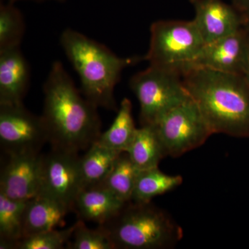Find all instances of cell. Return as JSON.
Returning a JSON list of instances; mask_svg holds the SVG:
<instances>
[{"instance_id":"1","label":"cell","mask_w":249,"mask_h":249,"mask_svg":"<svg viewBox=\"0 0 249 249\" xmlns=\"http://www.w3.org/2000/svg\"><path fill=\"white\" fill-rule=\"evenodd\" d=\"M41 115L54 150L78 154L101 136L98 107L77 89L61 62H54L43 86Z\"/></svg>"},{"instance_id":"2","label":"cell","mask_w":249,"mask_h":249,"mask_svg":"<svg viewBox=\"0 0 249 249\" xmlns=\"http://www.w3.org/2000/svg\"><path fill=\"white\" fill-rule=\"evenodd\" d=\"M182 79L213 134L249 139V83L245 76L192 68Z\"/></svg>"},{"instance_id":"3","label":"cell","mask_w":249,"mask_h":249,"mask_svg":"<svg viewBox=\"0 0 249 249\" xmlns=\"http://www.w3.org/2000/svg\"><path fill=\"white\" fill-rule=\"evenodd\" d=\"M60 45L79 77L81 92L98 107L117 111L114 89L126 67L143 58L118 56L106 46L72 29L63 31Z\"/></svg>"},{"instance_id":"4","label":"cell","mask_w":249,"mask_h":249,"mask_svg":"<svg viewBox=\"0 0 249 249\" xmlns=\"http://www.w3.org/2000/svg\"><path fill=\"white\" fill-rule=\"evenodd\" d=\"M100 226L115 249H170L183 237L178 223L151 202L129 201L115 217Z\"/></svg>"},{"instance_id":"5","label":"cell","mask_w":249,"mask_h":249,"mask_svg":"<svg viewBox=\"0 0 249 249\" xmlns=\"http://www.w3.org/2000/svg\"><path fill=\"white\" fill-rule=\"evenodd\" d=\"M129 87L139 101L142 125H153L191 98L181 73L167 67L149 65L130 78Z\"/></svg>"},{"instance_id":"6","label":"cell","mask_w":249,"mask_h":249,"mask_svg":"<svg viewBox=\"0 0 249 249\" xmlns=\"http://www.w3.org/2000/svg\"><path fill=\"white\" fill-rule=\"evenodd\" d=\"M205 45L193 20L157 21L150 27V47L142 58L150 65L173 69L182 76Z\"/></svg>"},{"instance_id":"7","label":"cell","mask_w":249,"mask_h":249,"mask_svg":"<svg viewBox=\"0 0 249 249\" xmlns=\"http://www.w3.org/2000/svg\"><path fill=\"white\" fill-rule=\"evenodd\" d=\"M153 125L167 156L175 158L200 147L213 134L192 98L168 111Z\"/></svg>"},{"instance_id":"8","label":"cell","mask_w":249,"mask_h":249,"mask_svg":"<svg viewBox=\"0 0 249 249\" xmlns=\"http://www.w3.org/2000/svg\"><path fill=\"white\" fill-rule=\"evenodd\" d=\"M83 188L78 154L52 149L42 155L37 196L58 201L72 211Z\"/></svg>"},{"instance_id":"9","label":"cell","mask_w":249,"mask_h":249,"mask_svg":"<svg viewBox=\"0 0 249 249\" xmlns=\"http://www.w3.org/2000/svg\"><path fill=\"white\" fill-rule=\"evenodd\" d=\"M46 142L48 134L42 116L23 103L0 105V143L6 155L40 152Z\"/></svg>"},{"instance_id":"10","label":"cell","mask_w":249,"mask_h":249,"mask_svg":"<svg viewBox=\"0 0 249 249\" xmlns=\"http://www.w3.org/2000/svg\"><path fill=\"white\" fill-rule=\"evenodd\" d=\"M249 65V31L244 26L227 37L206 44L186 71L205 68L245 76Z\"/></svg>"},{"instance_id":"11","label":"cell","mask_w":249,"mask_h":249,"mask_svg":"<svg viewBox=\"0 0 249 249\" xmlns=\"http://www.w3.org/2000/svg\"><path fill=\"white\" fill-rule=\"evenodd\" d=\"M6 155L8 160L0 175V193L14 200H30L40 190L42 155L31 152Z\"/></svg>"},{"instance_id":"12","label":"cell","mask_w":249,"mask_h":249,"mask_svg":"<svg viewBox=\"0 0 249 249\" xmlns=\"http://www.w3.org/2000/svg\"><path fill=\"white\" fill-rule=\"evenodd\" d=\"M194 7V22L205 44L233 34L245 26V16L223 0H190Z\"/></svg>"},{"instance_id":"13","label":"cell","mask_w":249,"mask_h":249,"mask_svg":"<svg viewBox=\"0 0 249 249\" xmlns=\"http://www.w3.org/2000/svg\"><path fill=\"white\" fill-rule=\"evenodd\" d=\"M30 70L20 47L0 51V105H18L29 89Z\"/></svg>"},{"instance_id":"14","label":"cell","mask_w":249,"mask_h":249,"mask_svg":"<svg viewBox=\"0 0 249 249\" xmlns=\"http://www.w3.org/2000/svg\"><path fill=\"white\" fill-rule=\"evenodd\" d=\"M126 203L101 185L83 188L77 196L74 210L81 220L106 224L120 212Z\"/></svg>"},{"instance_id":"15","label":"cell","mask_w":249,"mask_h":249,"mask_svg":"<svg viewBox=\"0 0 249 249\" xmlns=\"http://www.w3.org/2000/svg\"><path fill=\"white\" fill-rule=\"evenodd\" d=\"M70 211L58 201L42 196L28 201L24 214V237L53 230L65 223Z\"/></svg>"},{"instance_id":"16","label":"cell","mask_w":249,"mask_h":249,"mask_svg":"<svg viewBox=\"0 0 249 249\" xmlns=\"http://www.w3.org/2000/svg\"><path fill=\"white\" fill-rule=\"evenodd\" d=\"M139 170L157 168L160 160L168 157L154 125H142L126 150Z\"/></svg>"},{"instance_id":"17","label":"cell","mask_w":249,"mask_h":249,"mask_svg":"<svg viewBox=\"0 0 249 249\" xmlns=\"http://www.w3.org/2000/svg\"><path fill=\"white\" fill-rule=\"evenodd\" d=\"M122 152L103 145L97 141L80 157V170L83 188L103 182Z\"/></svg>"},{"instance_id":"18","label":"cell","mask_w":249,"mask_h":249,"mask_svg":"<svg viewBox=\"0 0 249 249\" xmlns=\"http://www.w3.org/2000/svg\"><path fill=\"white\" fill-rule=\"evenodd\" d=\"M27 202L9 199L0 193V249H17L24 238Z\"/></svg>"},{"instance_id":"19","label":"cell","mask_w":249,"mask_h":249,"mask_svg":"<svg viewBox=\"0 0 249 249\" xmlns=\"http://www.w3.org/2000/svg\"><path fill=\"white\" fill-rule=\"evenodd\" d=\"M132 115V104L128 98L121 101L117 114L109 128L102 132L97 142L106 147L126 152L137 131Z\"/></svg>"},{"instance_id":"20","label":"cell","mask_w":249,"mask_h":249,"mask_svg":"<svg viewBox=\"0 0 249 249\" xmlns=\"http://www.w3.org/2000/svg\"><path fill=\"white\" fill-rule=\"evenodd\" d=\"M182 182V177L163 173L159 167L140 170L134 187L132 201L138 203L151 202L156 196L173 191L181 186Z\"/></svg>"},{"instance_id":"21","label":"cell","mask_w":249,"mask_h":249,"mask_svg":"<svg viewBox=\"0 0 249 249\" xmlns=\"http://www.w3.org/2000/svg\"><path fill=\"white\" fill-rule=\"evenodd\" d=\"M140 170L131 160L127 152H123L101 186L107 188L121 200L132 201L134 187Z\"/></svg>"},{"instance_id":"22","label":"cell","mask_w":249,"mask_h":249,"mask_svg":"<svg viewBox=\"0 0 249 249\" xmlns=\"http://www.w3.org/2000/svg\"><path fill=\"white\" fill-rule=\"evenodd\" d=\"M26 24L21 11L15 3L0 4V51L20 47Z\"/></svg>"},{"instance_id":"23","label":"cell","mask_w":249,"mask_h":249,"mask_svg":"<svg viewBox=\"0 0 249 249\" xmlns=\"http://www.w3.org/2000/svg\"><path fill=\"white\" fill-rule=\"evenodd\" d=\"M73 242L67 245L70 249H115L107 232L101 226L89 229L85 222L78 219L73 232Z\"/></svg>"},{"instance_id":"24","label":"cell","mask_w":249,"mask_h":249,"mask_svg":"<svg viewBox=\"0 0 249 249\" xmlns=\"http://www.w3.org/2000/svg\"><path fill=\"white\" fill-rule=\"evenodd\" d=\"M76 228V223L71 227L58 230L47 231L24 237L17 249H61L68 245Z\"/></svg>"},{"instance_id":"25","label":"cell","mask_w":249,"mask_h":249,"mask_svg":"<svg viewBox=\"0 0 249 249\" xmlns=\"http://www.w3.org/2000/svg\"><path fill=\"white\" fill-rule=\"evenodd\" d=\"M232 4L240 11L245 17L249 16V0H232Z\"/></svg>"},{"instance_id":"26","label":"cell","mask_w":249,"mask_h":249,"mask_svg":"<svg viewBox=\"0 0 249 249\" xmlns=\"http://www.w3.org/2000/svg\"><path fill=\"white\" fill-rule=\"evenodd\" d=\"M1 1H9V2H14L16 3L17 1H36V2H43V1H58V2H63L65 0H1Z\"/></svg>"},{"instance_id":"27","label":"cell","mask_w":249,"mask_h":249,"mask_svg":"<svg viewBox=\"0 0 249 249\" xmlns=\"http://www.w3.org/2000/svg\"><path fill=\"white\" fill-rule=\"evenodd\" d=\"M245 18V27L249 31V16Z\"/></svg>"},{"instance_id":"28","label":"cell","mask_w":249,"mask_h":249,"mask_svg":"<svg viewBox=\"0 0 249 249\" xmlns=\"http://www.w3.org/2000/svg\"><path fill=\"white\" fill-rule=\"evenodd\" d=\"M246 79L247 80V81L249 82V65L248 67V69H247V71L246 72L245 75Z\"/></svg>"}]
</instances>
